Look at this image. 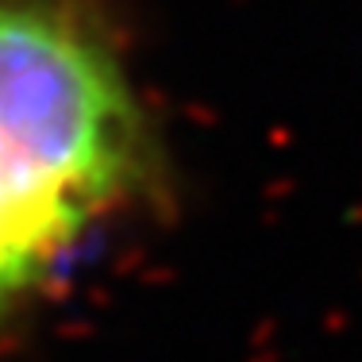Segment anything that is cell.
<instances>
[{
  "label": "cell",
  "instance_id": "obj_1",
  "mask_svg": "<svg viewBox=\"0 0 362 362\" xmlns=\"http://www.w3.org/2000/svg\"><path fill=\"white\" fill-rule=\"evenodd\" d=\"M154 174L151 116L105 23L74 0H0V316Z\"/></svg>",
  "mask_w": 362,
  "mask_h": 362
}]
</instances>
